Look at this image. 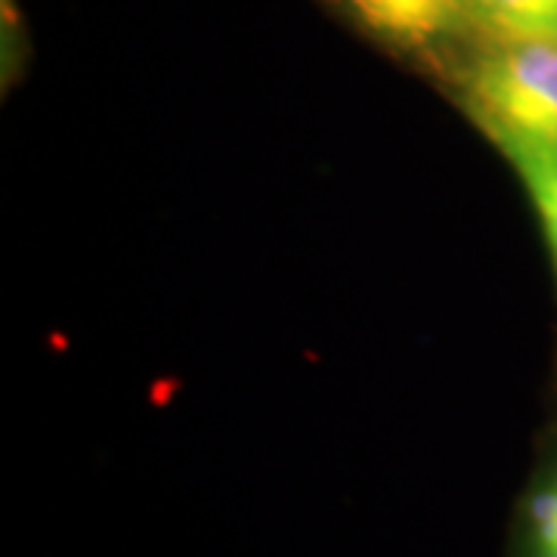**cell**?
I'll return each mask as SVG.
<instances>
[{
    "label": "cell",
    "mask_w": 557,
    "mask_h": 557,
    "mask_svg": "<svg viewBox=\"0 0 557 557\" xmlns=\"http://www.w3.org/2000/svg\"><path fill=\"white\" fill-rule=\"evenodd\" d=\"M471 22L496 40H557V0H468Z\"/></svg>",
    "instance_id": "3957f363"
},
{
    "label": "cell",
    "mask_w": 557,
    "mask_h": 557,
    "mask_svg": "<svg viewBox=\"0 0 557 557\" xmlns=\"http://www.w3.org/2000/svg\"><path fill=\"white\" fill-rule=\"evenodd\" d=\"M555 557H557V555H555Z\"/></svg>",
    "instance_id": "5b68a950"
},
{
    "label": "cell",
    "mask_w": 557,
    "mask_h": 557,
    "mask_svg": "<svg viewBox=\"0 0 557 557\" xmlns=\"http://www.w3.org/2000/svg\"><path fill=\"white\" fill-rule=\"evenodd\" d=\"M372 35L399 47H428L471 22L468 0H344Z\"/></svg>",
    "instance_id": "7a4b0ae2"
},
{
    "label": "cell",
    "mask_w": 557,
    "mask_h": 557,
    "mask_svg": "<svg viewBox=\"0 0 557 557\" xmlns=\"http://www.w3.org/2000/svg\"><path fill=\"white\" fill-rule=\"evenodd\" d=\"M468 106L498 146H557V40L496 44L468 75Z\"/></svg>",
    "instance_id": "6da1fadb"
},
{
    "label": "cell",
    "mask_w": 557,
    "mask_h": 557,
    "mask_svg": "<svg viewBox=\"0 0 557 557\" xmlns=\"http://www.w3.org/2000/svg\"><path fill=\"white\" fill-rule=\"evenodd\" d=\"M502 152L518 168L520 180L536 205L545 239L557 270V146L536 143H505Z\"/></svg>",
    "instance_id": "277c9868"
}]
</instances>
